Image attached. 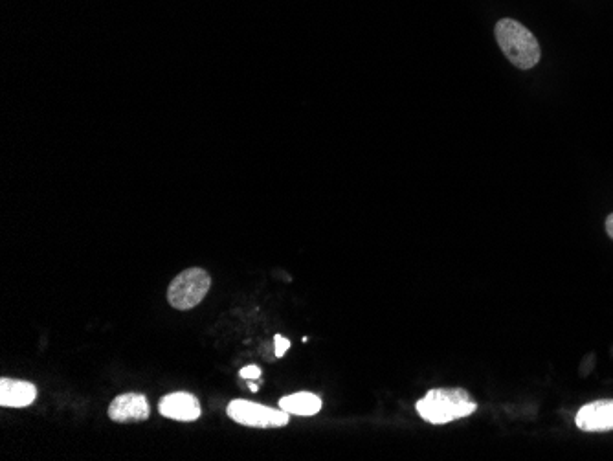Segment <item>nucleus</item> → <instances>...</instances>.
<instances>
[{
    "label": "nucleus",
    "mask_w": 613,
    "mask_h": 461,
    "mask_svg": "<svg viewBox=\"0 0 613 461\" xmlns=\"http://www.w3.org/2000/svg\"><path fill=\"white\" fill-rule=\"evenodd\" d=\"M575 423L584 432H610L613 430V399H601L582 406Z\"/></svg>",
    "instance_id": "5"
},
{
    "label": "nucleus",
    "mask_w": 613,
    "mask_h": 461,
    "mask_svg": "<svg viewBox=\"0 0 613 461\" xmlns=\"http://www.w3.org/2000/svg\"><path fill=\"white\" fill-rule=\"evenodd\" d=\"M37 399V388L26 381L2 379L0 381V405L10 408H26L34 405Z\"/></svg>",
    "instance_id": "8"
},
{
    "label": "nucleus",
    "mask_w": 613,
    "mask_h": 461,
    "mask_svg": "<svg viewBox=\"0 0 613 461\" xmlns=\"http://www.w3.org/2000/svg\"><path fill=\"white\" fill-rule=\"evenodd\" d=\"M415 408L424 421L446 425L474 414L478 405L472 401L469 392L461 388H435L419 399Z\"/></svg>",
    "instance_id": "1"
},
{
    "label": "nucleus",
    "mask_w": 613,
    "mask_h": 461,
    "mask_svg": "<svg viewBox=\"0 0 613 461\" xmlns=\"http://www.w3.org/2000/svg\"><path fill=\"white\" fill-rule=\"evenodd\" d=\"M250 390H252V392H257V384H250Z\"/></svg>",
    "instance_id": "13"
},
{
    "label": "nucleus",
    "mask_w": 613,
    "mask_h": 461,
    "mask_svg": "<svg viewBox=\"0 0 613 461\" xmlns=\"http://www.w3.org/2000/svg\"><path fill=\"white\" fill-rule=\"evenodd\" d=\"M606 232L613 239V214L608 215V219H606Z\"/></svg>",
    "instance_id": "12"
},
{
    "label": "nucleus",
    "mask_w": 613,
    "mask_h": 461,
    "mask_svg": "<svg viewBox=\"0 0 613 461\" xmlns=\"http://www.w3.org/2000/svg\"><path fill=\"white\" fill-rule=\"evenodd\" d=\"M322 406H324L322 399L309 392L287 395L279 399V408L294 416H316L322 410Z\"/></svg>",
    "instance_id": "9"
},
{
    "label": "nucleus",
    "mask_w": 613,
    "mask_h": 461,
    "mask_svg": "<svg viewBox=\"0 0 613 461\" xmlns=\"http://www.w3.org/2000/svg\"><path fill=\"white\" fill-rule=\"evenodd\" d=\"M494 34L503 54L514 67L529 70L538 65L542 57V48L533 32L527 30L524 24L514 19H502L496 23Z\"/></svg>",
    "instance_id": "2"
},
{
    "label": "nucleus",
    "mask_w": 613,
    "mask_h": 461,
    "mask_svg": "<svg viewBox=\"0 0 613 461\" xmlns=\"http://www.w3.org/2000/svg\"><path fill=\"white\" fill-rule=\"evenodd\" d=\"M228 416L232 417L235 423L245 427L279 428L289 423L290 414L281 408L276 410L270 406L250 403L245 399H235L228 405Z\"/></svg>",
    "instance_id": "4"
},
{
    "label": "nucleus",
    "mask_w": 613,
    "mask_h": 461,
    "mask_svg": "<svg viewBox=\"0 0 613 461\" xmlns=\"http://www.w3.org/2000/svg\"><path fill=\"white\" fill-rule=\"evenodd\" d=\"M158 412L175 421H195L202 414L197 397L188 392H175L162 397V401L158 403Z\"/></svg>",
    "instance_id": "7"
},
{
    "label": "nucleus",
    "mask_w": 613,
    "mask_h": 461,
    "mask_svg": "<svg viewBox=\"0 0 613 461\" xmlns=\"http://www.w3.org/2000/svg\"><path fill=\"white\" fill-rule=\"evenodd\" d=\"M210 287H212V278L206 270L199 267L182 270L179 276L169 283V305L179 311H190L201 304Z\"/></svg>",
    "instance_id": "3"
},
{
    "label": "nucleus",
    "mask_w": 613,
    "mask_h": 461,
    "mask_svg": "<svg viewBox=\"0 0 613 461\" xmlns=\"http://www.w3.org/2000/svg\"><path fill=\"white\" fill-rule=\"evenodd\" d=\"M149 403L142 394L118 395L109 406V417L116 423H136L149 419Z\"/></svg>",
    "instance_id": "6"
},
{
    "label": "nucleus",
    "mask_w": 613,
    "mask_h": 461,
    "mask_svg": "<svg viewBox=\"0 0 613 461\" xmlns=\"http://www.w3.org/2000/svg\"><path fill=\"white\" fill-rule=\"evenodd\" d=\"M241 377L243 379H259L261 377V370L257 366H246L241 370Z\"/></svg>",
    "instance_id": "11"
},
{
    "label": "nucleus",
    "mask_w": 613,
    "mask_h": 461,
    "mask_svg": "<svg viewBox=\"0 0 613 461\" xmlns=\"http://www.w3.org/2000/svg\"><path fill=\"white\" fill-rule=\"evenodd\" d=\"M274 349H276V357L281 359L290 349V340L281 337V335H276V337H274Z\"/></svg>",
    "instance_id": "10"
}]
</instances>
